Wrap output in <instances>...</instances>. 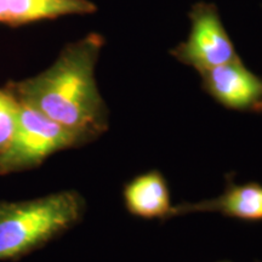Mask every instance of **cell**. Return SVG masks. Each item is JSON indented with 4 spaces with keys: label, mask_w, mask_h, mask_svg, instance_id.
<instances>
[{
    "label": "cell",
    "mask_w": 262,
    "mask_h": 262,
    "mask_svg": "<svg viewBox=\"0 0 262 262\" xmlns=\"http://www.w3.org/2000/svg\"><path fill=\"white\" fill-rule=\"evenodd\" d=\"M103 45L102 35L90 33L66 45L48 70L28 79L9 81L5 89L19 103L73 131L88 145L110 127V112L95 79Z\"/></svg>",
    "instance_id": "6da1fadb"
},
{
    "label": "cell",
    "mask_w": 262,
    "mask_h": 262,
    "mask_svg": "<svg viewBox=\"0 0 262 262\" xmlns=\"http://www.w3.org/2000/svg\"><path fill=\"white\" fill-rule=\"evenodd\" d=\"M84 198L63 191L32 201L0 202V261H18L79 224Z\"/></svg>",
    "instance_id": "7a4b0ae2"
},
{
    "label": "cell",
    "mask_w": 262,
    "mask_h": 262,
    "mask_svg": "<svg viewBox=\"0 0 262 262\" xmlns=\"http://www.w3.org/2000/svg\"><path fill=\"white\" fill-rule=\"evenodd\" d=\"M18 104L15 134L4 152L0 153V175L38 168L54 153L86 145L73 131L32 107Z\"/></svg>",
    "instance_id": "3957f363"
},
{
    "label": "cell",
    "mask_w": 262,
    "mask_h": 262,
    "mask_svg": "<svg viewBox=\"0 0 262 262\" xmlns=\"http://www.w3.org/2000/svg\"><path fill=\"white\" fill-rule=\"evenodd\" d=\"M188 17L191 32L185 41L170 50L173 58L199 73L239 58L216 5L195 3Z\"/></svg>",
    "instance_id": "277c9868"
},
{
    "label": "cell",
    "mask_w": 262,
    "mask_h": 262,
    "mask_svg": "<svg viewBox=\"0 0 262 262\" xmlns=\"http://www.w3.org/2000/svg\"><path fill=\"white\" fill-rule=\"evenodd\" d=\"M199 74L203 90L221 106L262 113V79L245 67L241 57Z\"/></svg>",
    "instance_id": "5b68a950"
},
{
    "label": "cell",
    "mask_w": 262,
    "mask_h": 262,
    "mask_svg": "<svg viewBox=\"0 0 262 262\" xmlns=\"http://www.w3.org/2000/svg\"><path fill=\"white\" fill-rule=\"evenodd\" d=\"M194 212H219L243 221H262V185L257 182L235 185L229 180L225 192L216 198L172 205L170 217Z\"/></svg>",
    "instance_id": "8992f818"
},
{
    "label": "cell",
    "mask_w": 262,
    "mask_h": 262,
    "mask_svg": "<svg viewBox=\"0 0 262 262\" xmlns=\"http://www.w3.org/2000/svg\"><path fill=\"white\" fill-rule=\"evenodd\" d=\"M97 11L90 0H0V24L18 27L68 15Z\"/></svg>",
    "instance_id": "52a82bcc"
},
{
    "label": "cell",
    "mask_w": 262,
    "mask_h": 262,
    "mask_svg": "<svg viewBox=\"0 0 262 262\" xmlns=\"http://www.w3.org/2000/svg\"><path fill=\"white\" fill-rule=\"evenodd\" d=\"M123 198L126 210L137 217L166 220L171 214L168 182L158 170L142 173L127 182Z\"/></svg>",
    "instance_id": "ba28073f"
},
{
    "label": "cell",
    "mask_w": 262,
    "mask_h": 262,
    "mask_svg": "<svg viewBox=\"0 0 262 262\" xmlns=\"http://www.w3.org/2000/svg\"><path fill=\"white\" fill-rule=\"evenodd\" d=\"M17 100L8 90L0 89V153L5 150L14 136L18 120Z\"/></svg>",
    "instance_id": "9c48e42d"
},
{
    "label": "cell",
    "mask_w": 262,
    "mask_h": 262,
    "mask_svg": "<svg viewBox=\"0 0 262 262\" xmlns=\"http://www.w3.org/2000/svg\"><path fill=\"white\" fill-rule=\"evenodd\" d=\"M220 262H231V261H220ZM256 262H262V261H256Z\"/></svg>",
    "instance_id": "30bf717a"
}]
</instances>
